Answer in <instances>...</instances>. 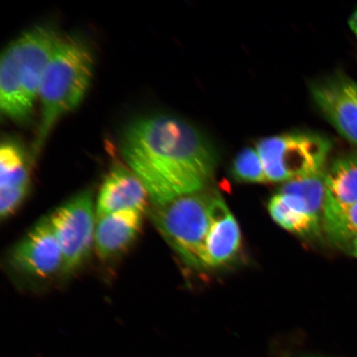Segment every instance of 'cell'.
Wrapping results in <instances>:
<instances>
[{"label": "cell", "instance_id": "obj_1", "mask_svg": "<svg viewBox=\"0 0 357 357\" xmlns=\"http://www.w3.org/2000/svg\"><path fill=\"white\" fill-rule=\"evenodd\" d=\"M120 151L154 207L206 190L218 165L216 151L203 134L169 114L145 116L128 123Z\"/></svg>", "mask_w": 357, "mask_h": 357}, {"label": "cell", "instance_id": "obj_2", "mask_svg": "<svg viewBox=\"0 0 357 357\" xmlns=\"http://www.w3.org/2000/svg\"><path fill=\"white\" fill-rule=\"evenodd\" d=\"M61 37L50 26H38L13 40L0 59V108L12 121L29 122L45 70Z\"/></svg>", "mask_w": 357, "mask_h": 357}, {"label": "cell", "instance_id": "obj_3", "mask_svg": "<svg viewBox=\"0 0 357 357\" xmlns=\"http://www.w3.org/2000/svg\"><path fill=\"white\" fill-rule=\"evenodd\" d=\"M93 57L82 39L61 38L45 70L39 98L41 119L33 144L38 156L59 120L77 109L91 86Z\"/></svg>", "mask_w": 357, "mask_h": 357}, {"label": "cell", "instance_id": "obj_4", "mask_svg": "<svg viewBox=\"0 0 357 357\" xmlns=\"http://www.w3.org/2000/svg\"><path fill=\"white\" fill-rule=\"evenodd\" d=\"M218 193L206 190L154 207L151 218L181 260L195 270L207 269L205 247Z\"/></svg>", "mask_w": 357, "mask_h": 357}, {"label": "cell", "instance_id": "obj_5", "mask_svg": "<svg viewBox=\"0 0 357 357\" xmlns=\"http://www.w3.org/2000/svg\"><path fill=\"white\" fill-rule=\"evenodd\" d=\"M256 149L268 182H288L324 171L331 144L319 134L289 132L263 138Z\"/></svg>", "mask_w": 357, "mask_h": 357}, {"label": "cell", "instance_id": "obj_6", "mask_svg": "<svg viewBox=\"0 0 357 357\" xmlns=\"http://www.w3.org/2000/svg\"><path fill=\"white\" fill-rule=\"evenodd\" d=\"M63 256L62 273L77 271L95 247L96 206L91 190H84L48 217Z\"/></svg>", "mask_w": 357, "mask_h": 357}, {"label": "cell", "instance_id": "obj_7", "mask_svg": "<svg viewBox=\"0 0 357 357\" xmlns=\"http://www.w3.org/2000/svg\"><path fill=\"white\" fill-rule=\"evenodd\" d=\"M17 270L35 278L61 272L63 256L49 218H43L17 243L11 253Z\"/></svg>", "mask_w": 357, "mask_h": 357}, {"label": "cell", "instance_id": "obj_8", "mask_svg": "<svg viewBox=\"0 0 357 357\" xmlns=\"http://www.w3.org/2000/svg\"><path fill=\"white\" fill-rule=\"evenodd\" d=\"M312 96L330 123L357 146V83L343 77L319 80L312 84Z\"/></svg>", "mask_w": 357, "mask_h": 357}, {"label": "cell", "instance_id": "obj_9", "mask_svg": "<svg viewBox=\"0 0 357 357\" xmlns=\"http://www.w3.org/2000/svg\"><path fill=\"white\" fill-rule=\"evenodd\" d=\"M149 199V192L136 174L116 162L100 186L96 204L97 218L126 211L144 212Z\"/></svg>", "mask_w": 357, "mask_h": 357}, {"label": "cell", "instance_id": "obj_10", "mask_svg": "<svg viewBox=\"0 0 357 357\" xmlns=\"http://www.w3.org/2000/svg\"><path fill=\"white\" fill-rule=\"evenodd\" d=\"M242 235L238 221L218 194L212 208V221L205 247V264L218 268L230 264L238 257Z\"/></svg>", "mask_w": 357, "mask_h": 357}, {"label": "cell", "instance_id": "obj_11", "mask_svg": "<svg viewBox=\"0 0 357 357\" xmlns=\"http://www.w3.org/2000/svg\"><path fill=\"white\" fill-rule=\"evenodd\" d=\"M144 213L126 211L97 218L95 248L102 260H112L130 248L142 230Z\"/></svg>", "mask_w": 357, "mask_h": 357}, {"label": "cell", "instance_id": "obj_12", "mask_svg": "<svg viewBox=\"0 0 357 357\" xmlns=\"http://www.w3.org/2000/svg\"><path fill=\"white\" fill-rule=\"evenodd\" d=\"M326 201L338 205L357 203V155H345L326 169Z\"/></svg>", "mask_w": 357, "mask_h": 357}, {"label": "cell", "instance_id": "obj_13", "mask_svg": "<svg viewBox=\"0 0 357 357\" xmlns=\"http://www.w3.org/2000/svg\"><path fill=\"white\" fill-rule=\"evenodd\" d=\"M20 187H30L29 159L20 142L7 137L0 149V190Z\"/></svg>", "mask_w": 357, "mask_h": 357}, {"label": "cell", "instance_id": "obj_14", "mask_svg": "<svg viewBox=\"0 0 357 357\" xmlns=\"http://www.w3.org/2000/svg\"><path fill=\"white\" fill-rule=\"evenodd\" d=\"M324 231L331 242L347 248L357 235V203L338 205L326 201Z\"/></svg>", "mask_w": 357, "mask_h": 357}, {"label": "cell", "instance_id": "obj_15", "mask_svg": "<svg viewBox=\"0 0 357 357\" xmlns=\"http://www.w3.org/2000/svg\"><path fill=\"white\" fill-rule=\"evenodd\" d=\"M268 211L278 225L302 238H319L324 231L322 223L290 207L279 193L272 196L268 204Z\"/></svg>", "mask_w": 357, "mask_h": 357}, {"label": "cell", "instance_id": "obj_16", "mask_svg": "<svg viewBox=\"0 0 357 357\" xmlns=\"http://www.w3.org/2000/svg\"><path fill=\"white\" fill-rule=\"evenodd\" d=\"M231 172L236 180L241 182H268L260 155L252 147H245L236 155Z\"/></svg>", "mask_w": 357, "mask_h": 357}, {"label": "cell", "instance_id": "obj_17", "mask_svg": "<svg viewBox=\"0 0 357 357\" xmlns=\"http://www.w3.org/2000/svg\"><path fill=\"white\" fill-rule=\"evenodd\" d=\"M30 187L0 190V215L2 220L10 218L24 202Z\"/></svg>", "mask_w": 357, "mask_h": 357}, {"label": "cell", "instance_id": "obj_18", "mask_svg": "<svg viewBox=\"0 0 357 357\" xmlns=\"http://www.w3.org/2000/svg\"><path fill=\"white\" fill-rule=\"evenodd\" d=\"M351 253V255L357 258V235L351 241L347 247Z\"/></svg>", "mask_w": 357, "mask_h": 357}, {"label": "cell", "instance_id": "obj_19", "mask_svg": "<svg viewBox=\"0 0 357 357\" xmlns=\"http://www.w3.org/2000/svg\"><path fill=\"white\" fill-rule=\"evenodd\" d=\"M350 26L352 31L357 36V11L351 15L350 21H349Z\"/></svg>", "mask_w": 357, "mask_h": 357}, {"label": "cell", "instance_id": "obj_20", "mask_svg": "<svg viewBox=\"0 0 357 357\" xmlns=\"http://www.w3.org/2000/svg\"><path fill=\"white\" fill-rule=\"evenodd\" d=\"M310 357H314V356H310Z\"/></svg>", "mask_w": 357, "mask_h": 357}]
</instances>
